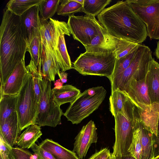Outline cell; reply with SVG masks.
Returning a JSON list of instances; mask_svg holds the SVG:
<instances>
[{
  "instance_id": "1",
  "label": "cell",
  "mask_w": 159,
  "mask_h": 159,
  "mask_svg": "<svg viewBox=\"0 0 159 159\" xmlns=\"http://www.w3.org/2000/svg\"><path fill=\"white\" fill-rule=\"evenodd\" d=\"M28 46L20 16L5 7L0 27L1 86H4L16 67L25 60Z\"/></svg>"
},
{
  "instance_id": "2",
  "label": "cell",
  "mask_w": 159,
  "mask_h": 159,
  "mask_svg": "<svg viewBox=\"0 0 159 159\" xmlns=\"http://www.w3.org/2000/svg\"><path fill=\"white\" fill-rule=\"evenodd\" d=\"M97 18L106 30L117 38L141 44L148 36L146 25L127 0L105 9Z\"/></svg>"
},
{
  "instance_id": "3",
  "label": "cell",
  "mask_w": 159,
  "mask_h": 159,
  "mask_svg": "<svg viewBox=\"0 0 159 159\" xmlns=\"http://www.w3.org/2000/svg\"><path fill=\"white\" fill-rule=\"evenodd\" d=\"M107 91L102 86L89 88L79 95L63 113L73 124H78L97 110L104 100Z\"/></svg>"
},
{
  "instance_id": "4",
  "label": "cell",
  "mask_w": 159,
  "mask_h": 159,
  "mask_svg": "<svg viewBox=\"0 0 159 159\" xmlns=\"http://www.w3.org/2000/svg\"><path fill=\"white\" fill-rule=\"evenodd\" d=\"M116 60L114 52L94 53L85 52L73 63L72 68L84 75L105 76L109 80Z\"/></svg>"
},
{
  "instance_id": "5",
  "label": "cell",
  "mask_w": 159,
  "mask_h": 159,
  "mask_svg": "<svg viewBox=\"0 0 159 159\" xmlns=\"http://www.w3.org/2000/svg\"><path fill=\"white\" fill-rule=\"evenodd\" d=\"M134 106L127 98L121 112L114 116L115 140L111 154L116 157L129 154L133 132Z\"/></svg>"
},
{
  "instance_id": "6",
  "label": "cell",
  "mask_w": 159,
  "mask_h": 159,
  "mask_svg": "<svg viewBox=\"0 0 159 159\" xmlns=\"http://www.w3.org/2000/svg\"><path fill=\"white\" fill-rule=\"evenodd\" d=\"M38 105L32 76L29 72L17 94L16 111L21 131L30 125H36Z\"/></svg>"
},
{
  "instance_id": "7",
  "label": "cell",
  "mask_w": 159,
  "mask_h": 159,
  "mask_svg": "<svg viewBox=\"0 0 159 159\" xmlns=\"http://www.w3.org/2000/svg\"><path fill=\"white\" fill-rule=\"evenodd\" d=\"M152 57L150 48L139 44L136 53L131 64L123 72L110 81L111 92L119 89L122 91L124 87L132 78L142 80L147 75L150 61Z\"/></svg>"
},
{
  "instance_id": "8",
  "label": "cell",
  "mask_w": 159,
  "mask_h": 159,
  "mask_svg": "<svg viewBox=\"0 0 159 159\" xmlns=\"http://www.w3.org/2000/svg\"><path fill=\"white\" fill-rule=\"evenodd\" d=\"M42 93L38 105L36 124L40 127H55L61 124V117L63 115L60 107L53 101L52 93L51 81L43 78Z\"/></svg>"
},
{
  "instance_id": "9",
  "label": "cell",
  "mask_w": 159,
  "mask_h": 159,
  "mask_svg": "<svg viewBox=\"0 0 159 159\" xmlns=\"http://www.w3.org/2000/svg\"><path fill=\"white\" fill-rule=\"evenodd\" d=\"M67 23L74 39L84 46L90 45L93 38L105 30L95 16L90 15L72 14L69 16Z\"/></svg>"
},
{
  "instance_id": "10",
  "label": "cell",
  "mask_w": 159,
  "mask_h": 159,
  "mask_svg": "<svg viewBox=\"0 0 159 159\" xmlns=\"http://www.w3.org/2000/svg\"><path fill=\"white\" fill-rule=\"evenodd\" d=\"M133 10L146 25L148 36L159 39V0H127Z\"/></svg>"
},
{
  "instance_id": "11",
  "label": "cell",
  "mask_w": 159,
  "mask_h": 159,
  "mask_svg": "<svg viewBox=\"0 0 159 159\" xmlns=\"http://www.w3.org/2000/svg\"><path fill=\"white\" fill-rule=\"evenodd\" d=\"M42 23L40 34L42 43L47 47L59 65L57 51L59 38L62 35L71 34L67 23L52 18Z\"/></svg>"
},
{
  "instance_id": "12",
  "label": "cell",
  "mask_w": 159,
  "mask_h": 159,
  "mask_svg": "<svg viewBox=\"0 0 159 159\" xmlns=\"http://www.w3.org/2000/svg\"><path fill=\"white\" fill-rule=\"evenodd\" d=\"M122 92L140 111L150 110L152 105L146 82V77L140 80L131 78Z\"/></svg>"
},
{
  "instance_id": "13",
  "label": "cell",
  "mask_w": 159,
  "mask_h": 159,
  "mask_svg": "<svg viewBox=\"0 0 159 159\" xmlns=\"http://www.w3.org/2000/svg\"><path fill=\"white\" fill-rule=\"evenodd\" d=\"M97 128L93 121L90 120L84 126L75 137L73 151L79 159L85 157L92 144L97 142Z\"/></svg>"
},
{
  "instance_id": "14",
  "label": "cell",
  "mask_w": 159,
  "mask_h": 159,
  "mask_svg": "<svg viewBox=\"0 0 159 159\" xmlns=\"http://www.w3.org/2000/svg\"><path fill=\"white\" fill-rule=\"evenodd\" d=\"M38 5L32 7L20 16L22 31L28 45L40 33L42 26Z\"/></svg>"
},
{
  "instance_id": "15",
  "label": "cell",
  "mask_w": 159,
  "mask_h": 159,
  "mask_svg": "<svg viewBox=\"0 0 159 159\" xmlns=\"http://www.w3.org/2000/svg\"><path fill=\"white\" fill-rule=\"evenodd\" d=\"M123 40L112 36L105 29L93 39L90 45L84 47L89 52H114Z\"/></svg>"
},
{
  "instance_id": "16",
  "label": "cell",
  "mask_w": 159,
  "mask_h": 159,
  "mask_svg": "<svg viewBox=\"0 0 159 159\" xmlns=\"http://www.w3.org/2000/svg\"><path fill=\"white\" fill-rule=\"evenodd\" d=\"M28 73L25 60H22L16 67L4 86H0V96L18 94Z\"/></svg>"
},
{
  "instance_id": "17",
  "label": "cell",
  "mask_w": 159,
  "mask_h": 159,
  "mask_svg": "<svg viewBox=\"0 0 159 159\" xmlns=\"http://www.w3.org/2000/svg\"><path fill=\"white\" fill-rule=\"evenodd\" d=\"M21 131L16 111L0 122V136L11 147L15 145Z\"/></svg>"
},
{
  "instance_id": "18",
  "label": "cell",
  "mask_w": 159,
  "mask_h": 159,
  "mask_svg": "<svg viewBox=\"0 0 159 159\" xmlns=\"http://www.w3.org/2000/svg\"><path fill=\"white\" fill-rule=\"evenodd\" d=\"M146 82L151 105L159 103V64L152 57L149 63Z\"/></svg>"
},
{
  "instance_id": "19",
  "label": "cell",
  "mask_w": 159,
  "mask_h": 159,
  "mask_svg": "<svg viewBox=\"0 0 159 159\" xmlns=\"http://www.w3.org/2000/svg\"><path fill=\"white\" fill-rule=\"evenodd\" d=\"M43 50L41 58L42 73L43 77L54 81L56 75L60 76V68L48 48L42 44Z\"/></svg>"
},
{
  "instance_id": "20",
  "label": "cell",
  "mask_w": 159,
  "mask_h": 159,
  "mask_svg": "<svg viewBox=\"0 0 159 159\" xmlns=\"http://www.w3.org/2000/svg\"><path fill=\"white\" fill-rule=\"evenodd\" d=\"M53 101L59 106L64 104L72 102L81 93L80 90L70 84L63 85L60 89H52Z\"/></svg>"
},
{
  "instance_id": "21",
  "label": "cell",
  "mask_w": 159,
  "mask_h": 159,
  "mask_svg": "<svg viewBox=\"0 0 159 159\" xmlns=\"http://www.w3.org/2000/svg\"><path fill=\"white\" fill-rule=\"evenodd\" d=\"M51 154L55 159H79L76 153L48 139L43 141L39 145Z\"/></svg>"
},
{
  "instance_id": "22",
  "label": "cell",
  "mask_w": 159,
  "mask_h": 159,
  "mask_svg": "<svg viewBox=\"0 0 159 159\" xmlns=\"http://www.w3.org/2000/svg\"><path fill=\"white\" fill-rule=\"evenodd\" d=\"M40 127L37 125H33L26 128L18 137L17 146L24 149L32 147L42 135Z\"/></svg>"
},
{
  "instance_id": "23",
  "label": "cell",
  "mask_w": 159,
  "mask_h": 159,
  "mask_svg": "<svg viewBox=\"0 0 159 159\" xmlns=\"http://www.w3.org/2000/svg\"><path fill=\"white\" fill-rule=\"evenodd\" d=\"M17 94L0 96V122L3 121L16 111Z\"/></svg>"
},
{
  "instance_id": "24",
  "label": "cell",
  "mask_w": 159,
  "mask_h": 159,
  "mask_svg": "<svg viewBox=\"0 0 159 159\" xmlns=\"http://www.w3.org/2000/svg\"><path fill=\"white\" fill-rule=\"evenodd\" d=\"M142 159H150L154 157L153 139V135L146 128L142 119L141 122Z\"/></svg>"
},
{
  "instance_id": "25",
  "label": "cell",
  "mask_w": 159,
  "mask_h": 159,
  "mask_svg": "<svg viewBox=\"0 0 159 159\" xmlns=\"http://www.w3.org/2000/svg\"><path fill=\"white\" fill-rule=\"evenodd\" d=\"M64 35L63 34L60 36L57 51L59 65L63 72L72 68L70 57L66 46Z\"/></svg>"
},
{
  "instance_id": "26",
  "label": "cell",
  "mask_w": 159,
  "mask_h": 159,
  "mask_svg": "<svg viewBox=\"0 0 159 159\" xmlns=\"http://www.w3.org/2000/svg\"><path fill=\"white\" fill-rule=\"evenodd\" d=\"M42 0H11L6 7L16 15L21 16L25 11L35 6L39 5Z\"/></svg>"
},
{
  "instance_id": "27",
  "label": "cell",
  "mask_w": 159,
  "mask_h": 159,
  "mask_svg": "<svg viewBox=\"0 0 159 159\" xmlns=\"http://www.w3.org/2000/svg\"><path fill=\"white\" fill-rule=\"evenodd\" d=\"M61 0H42L38 5L39 16L42 23L54 16L57 10Z\"/></svg>"
},
{
  "instance_id": "28",
  "label": "cell",
  "mask_w": 159,
  "mask_h": 159,
  "mask_svg": "<svg viewBox=\"0 0 159 159\" xmlns=\"http://www.w3.org/2000/svg\"><path fill=\"white\" fill-rule=\"evenodd\" d=\"M26 67L28 71L32 76L34 92L37 102L39 103L43 82L41 68H38L36 67L31 60Z\"/></svg>"
},
{
  "instance_id": "29",
  "label": "cell",
  "mask_w": 159,
  "mask_h": 159,
  "mask_svg": "<svg viewBox=\"0 0 159 159\" xmlns=\"http://www.w3.org/2000/svg\"><path fill=\"white\" fill-rule=\"evenodd\" d=\"M111 1V0H84L82 12L86 15L98 16Z\"/></svg>"
},
{
  "instance_id": "30",
  "label": "cell",
  "mask_w": 159,
  "mask_h": 159,
  "mask_svg": "<svg viewBox=\"0 0 159 159\" xmlns=\"http://www.w3.org/2000/svg\"><path fill=\"white\" fill-rule=\"evenodd\" d=\"M42 50L43 45L40 33L28 45L27 50L30 54L31 60L38 68H41V61Z\"/></svg>"
},
{
  "instance_id": "31",
  "label": "cell",
  "mask_w": 159,
  "mask_h": 159,
  "mask_svg": "<svg viewBox=\"0 0 159 159\" xmlns=\"http://www.w3.org/2000/svg\"><path fill=\"white\" fill-rule=\"evenodd\" d=\"M127 99L125 94L119 89L111 92L109 98V109L114 116L121 112Z\"/></svg>"
},
{
  "instance_id": "32",
  "label": "cell",
  "mask_w": 159,
  "mask_h": 159,
  "mask_svg": "<svg viewBox=\"0 0 159 159\" xmlns=\"http://www.w3.org/2000/svg\"><path fill=\"white\" fill-rule=\"evenodd\" d=\"M57 14L64 16H69L75 13L82 12L83 5L75 0H61Z\"/></svg>"
},
{
  "instance_id": "33",
  "label": "cell",
  "mask_w": 159,
  "mask_h": 159,
  "mask_svg": "<svg viewBox=\"0 0 159 159\" xmlns=\"http://www.w3.org/2000/svg\"><path fill=\"white\" fill-rule=\"evenodd\" d=\"M138 48L125 57L119 59H116L113 74L109 79L110 81L128 67L136 53Z\"/></svg>"
},
{
  "instance_id": "34",
  "label": "cell",
  "mask_w": 159,
  "mask_h": 159,
  "mask_svg": "<svg viewBox=\"0 0 159 159\" xmlns=\"http://www.w3.org/2000/svg\"><path fill=\"white\" fill-rule=\"evenodd\" d=\"M139 44L124 39L114 52L116 59L123 58L137 48Z\"/></svg>"
},
{
  "instance_id": "35",
  "label": "cell",
  "mask_w": 159,
  "mask_h": 159,
  "mask_svg": "<svg viewBox=\"0 0 159 159\" xmlns=\"http://www.w3.org/2000/svg\"><path fill=\"white\" fill-rule=\"evenodd\" d=\"M0 159H16L12 148L0 136Z\"/></svg>"
},
{
  "instance_id": "36",
  "label": "cell",
  "mask_w": 159,
  "mask_h": 159,
  "mask_svg": "<svg viewBox=\"0 0 159 159\" xmlns=\"http://www.w3.org/2000/svg\"><path fill=\"white\" fill-rule=\"evenodd\" d=\"M12 150L16 159H37L29 151L18 146L12 147Z\"/></svg>"
},
{
  "instance_id": "37",
  "label": "cell",
  "mask_w": 159,
  "mask_h": 159,
  "mask_svg": "<svg viewBox=\"0 0 159 159\" xmlns=\"http://www.w3.org/2000/svg\"><path fill=\"white\" fill-rule=\"evenodd\" d=\"M31 148L36 155L37 159H55L51 154L36 143Z\"/></svg>"
},
{
  "instance_id": "38",
  "label": "cell",
  "mask_w": 159,
  "mask_h": 159,
  "mask_svg": "<svg viewBox=\"0 0 159 159\" xmlns=\"http://www.w3.org/2000/svg\"><path fill=\"white\" fill-rule=\"evenodd\" d=\"M111 154L109 149L104 148L95 152L88 159H108Z\"/></svg>"
},
{
  "instance_id": "39",
  "label": "cell",
  "mask_w": 159,
  "mask_h": 159,
  "mask_svg": "<svg viewBox=\"0 0 159 159\" xmlns=\"http://www.w3.org/2000/svg\"><path fill=\"white\" fill-rule=\"evenodd\" d=\"M60 76L59 77L62 82L63 84L67 82L68 74L65 72L60 71Z\"/></svg>"
},
{
  "instance_id": "40",
  "label": "cell",
  "mask_w": 159,
  "mask_h": 159,
  "mask_svg": "<svg viewBox=\"0 0 159 159\" xmlns=\"http://www.w3.org/2000/svg\"><path fill=\"white\" fill-rule=\"evenodd\" d=\"M63 84L60 79L56 80L54 82V87L53 88L55 89H60L63 86Z\"/></svg>"
},
{
  "instance_id": "41",
  "label": "cell",
  "mask_w": 159,
  "mask_h": 159,
  "mask_svg": "<svg viewBox=\"0 0 159 159\" xmlns=\"http://www.w3.org/2000/svg\"><path fill=\"white\" fill-rule=\"evenodd\" d=\"M154 55L159 60V40L157 42V46L155 50Z\"/></svg>"
},
{
  "instance_id": "42",
  "label": "cell",
  "mask_w": 159,
  "mask_h": 159,
  "mask_svg": "<svg viewBox=\"0 0 159 159\" xmlns=\"http://www.w3.org/2000/svg\"><path fill=\"white\" fill-rule=\"evenodd\" d=\"M116 159H136L134 157L131 156L130 154L122 156L121 157H116Z\"/></svg>"
},
{
  "instance_id": "43",
  "label": "cell",
  "mask_w": 159,
  "mask_h": 159,
  "mask_svg": "<svg viewBox=\"0 0 159 159\" xmlns=\"http://www.w3.org/2000/svg\"><path fill=\"white\" fill-rule=\"evenodd\" d=\"M156 127L157 131H159V118L157 120L156 123Z\"/></svg>"
},
{
  "instance_id": "44",
  "label": "cell",
  "mask_w": 159,
  "mask_h": 159,
  "mask_svg": "<svg viewBox=\"0 0 159 159\" xmlns=\"http://www.w3.org/2000/svg\"><path fill=\"white\" fill-rule=\"evenodd\" d=\"M154 142L159 144V131H157V135L154 140Z\"/></svg>"
},
{
  "instance_id": "45",
  "label": "cell",
  "mask_w": 159,
  "mask_h": 159,
  "mask_svg": "<svg viewBox=\"0 0 159 159\" xmlns=\"http://www.w3.org/2000/svg\"><path fill=\"white\" fill-rule=\"evenodd\" d=\"M76 2L83 5L84 0H75Z\"/></svg>"
},
{
  "instance_id": "46",
  "label": "cell",
  "mask_w": 159,
  "mask_h": 159,
  "mask_svg": "<svg viewBox=\"0 0 159 159\" xmlns=\"http://www.w3.org/2000/svg\"><path fill=\"white\" fill-rule=\"evenodd\" d=\"M108 159H116V158L115 156L112 155L111 153V155Z\"/></svg>"
},
{
  "instance_id": "47",
  "label": "cell",
  "mask_w": 159,
  "mask_h": 159,
  "mask_svg": "<svg viewBox=\"0 0 159 159\" xmlns=\"http://www.w3.org/2000/svg\"><path fill=\"white\" fill-rule=\"evenodd\" d=\"M154 159H159V158L156 156V157H154Z\"/></svg>"
},
{
  "instance_id": "48",
  "label": "cell",
  "mask_w": 159,
  "mask_h": 159,
  "mask_svg": "<svg viewBox=\"0 0 159 159\" xmlns=\"http://www.w3.org/2000/svg\"><path fill=\"white\" fill-rule=\"evenodd\" d=\"M154 157H152V158H151V159H154Z\"/></svg>"
},
{
  "instance_id": "49",
  "label": "cell",
  "mask_w": 159,
  "mask_h": 159,
  "mask_svg": "<svg viewBox=\"0 0 159 159\" xmlns=\"http://www.w3.org/2000/svg\"><path fill=\"white\" fill-rule=\"evenodd\" d=\"M157 156L159 158V154L158 155H157Z\"/></svg>"
},
{
  "instance_id": "50",
  "label": "cell",
  "mask_w": 159,
  "mask_h": 159,
  "mask_svg": "<svg viewBox=\"0 0 159 159\" xmlns=\"http://www.w3.org/2000/svg\"></svg>"
}]
</instances>
